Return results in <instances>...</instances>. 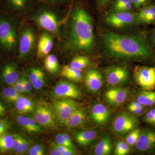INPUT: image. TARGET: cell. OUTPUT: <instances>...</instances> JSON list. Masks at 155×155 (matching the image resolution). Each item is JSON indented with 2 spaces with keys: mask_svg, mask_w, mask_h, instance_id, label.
Here are the masks:
<instances>
[{
  "mask_svg": "<svg viewBox=\"0 0 155 155\" xmlns=\"http://www.w3.org/2000/svg\"><path fill=\"white\" fill-rule=\"evenodd\" d=\"M95 36L91 15L82 0H73L64 26L61 41L53 52L64 57L91 54L94 49Z\"/></svg>",
  "mask_w": 155,
  "mask_h": 155,
  "instance_id": "obj_1",
  "label": "cell"
},
{
  "mask_svg": "<svg viewBox=\"0 0 155 155\" xmlns=\"http://www.w3.org/2000/svg\"><path fill=\"white\" fill-rule=\"evenodd\" d=\"M101 42L105 54L114 60L155 62L154 52L143 34L128 36L105 32Z\"/></svg>",
  "mask_w": 155,
  "mask_h": 155,
  "instance_id": "obj_2",
  "label": "cell"
},
{
  "mask_svg": "<svg viewBox=\"0 0 155 155\" xmlns=\"http://www.w3.org/2000/svg\"><path fill=\"white\" fill-rule=\"evenodd\" d=\"M69 7L35 2L33 9L24 21H31L41 30L49 32L55 39V45L58 44L63 37Z\"/></svg>",
  "mask_w": 155,
  "mask_h": 155,
  "instance_id": "obj_3",
  "label": "cell"
},
{
  "mask_svg": "<svg viewBox=\"0 0 155 155\" xmlns=\"http://www.w3.org/2000/svg\"><path fill=\"white\" fill-rule=\"evenodd\" d=\"M24 20L0 11V53L17 57L19 30Z\"/></svg>",
  "mask_w": 155,
  "mask_h": 155,
  "instance_id": "obj_4",
  "label": "cell"
},
{
  "mask_svg": "<svg viewBox=\"0 0 155 155\" xmlns=\"http://www.w3.org/2000/svg\"><path fill=\"white\" fill-rule=\"evenodd\" d=\"M41 30L33 22L23 21L19 30V47L17 58L24 62L35 58Z\"/></svg>",
  "mask_w": 155,
  "mask_h": 155,
  "instance_id": "obj_5",
  "label": "cell"
},
{
  "mask_svg": "<svg viewBox=\"0 0 155 155\" xmlns=\"http://www.w3.org/2000/svg\"><path fill=\"white\" fill-rule=\"evenodd\" d=\"M35 0H0L1 11L25 20L33 9Z\"/></svg>",
  "mask_w": 155,
  "mask_h": 155,
  "instance_id": "obj_6",
  "label": "cell"
},
{
  "mask_svg": "<svg viewBox=\"0 0 155 155\" xmlns=\"http://www.w3.org/2000/svg\"><path fill=\"white\" fill-rule=\"evenodd\" d=\"M105 21L115 28H126L137 23V14L129 11H114L106 15Z\"/></svg>",
  "mask_w": 155,
  "mask_h": 155,
  "instance_id": "obj_7",
  "label": "cell"
},
{
  "mask_svg": "<svg viewBox=\"0 0 155 155\" xmlns=\"http://www.w3.org/2000/svg\"><path fill=\"white\" fill-rule=\"evenodd\" d=\"M134 77L136 82L143 90L155 89V66H136L134 70Z\"/></svg>",
  "mask_w": 155,
  "mask_h": 155,
  "instance_id": "obj_8",
  "label": "cell"
},
{
  "mask_svg": "<svg viewBox=\"0 0 155 155\" xmlns=\"http://www.w3.org/2000/svg\"><path fill=\"white\" fill-rule=\"evenodd\" d=\"M138 122L136 116L126 113H122L116 116L113 121L112 130L116 135H124L136 128Z\"/></svg>",
  "mask_w": 155,
  "mask_h": 155,
  "instance_id": "obj_9",
  "label": "cell"
},
{
  "mask_svg": "<svg viewBox=\"0 0 155 155\" xmlns=\"http://www.w3.org/2000/svg\"><path fill=\"white\" fill-rule=\"evenodd\" d=\"M78 108V104L71 99H63L54 103L56 117L59 122L64 125Z\"/></svg>",
  "mask_w": 155,
  "mask_h": 155,
  "instance_id": "obj_10",
  "label": "cell"
},
{
  "mask_svg": "<svg viewBox=\"0 0 155 155\" xmlns=\"http://www.w3.org/2000/svg\"><path fill=\"white\" fill-rule=\"evenodd\" d=\"M53 95L57 98L77 99L81 97L80 90L74 83L65 80H61L56 84Z\"/></svg>",
  "mask_w": 155,
  "mask_h": 155,
  "instance_id": "obj_11",
  "label": "cell"
},
{
  "mask_svg": "<svg viewBox=\"0 0 155 155\" xmlns=\"http://www.w3.org/2000/svg\"><path fill=\"white\" fill-rule=\"evenodd\" d=\"M105 77L109 85L118 87L127 82L129 78V72L125 67L113 66L106 69Z\"/></svg>",
  "mask_w": 155,
  "mask_h": 155,
  "instance_id": "obj_12",
  "label": "cell"
},
{
  "mask_svg": "<svg viewBox=\"0 0 155 155\" xmlns=\"http://www.w3.org/2000/svg\"><path fill=\"white\" fill-rule=\"evenodd\" d=\"M55 44V39L51 33L41 31L38 43L36 60H44L53 51Z\"/></svg>",
  "mask_w": 155,
  "mask_h": 155,
  "instance_id": "obj_13",
  "label": "cell"
},
{
  "mask_svg": "<svg viewBox=\"0 0 155 155\" xmlns=\"http://www.w3.org/2000/svg\"><path fill=\"white\" fill-rule=\"evenodd\" d=\"M54 114L49 106L41 104L37 106L34 111V119L39 125L46 127L54 126Z\"/></svg>",
  "mask_w": 155,
  "mask_h": 155,
  "instance_id": "obj_14",
  "label": "cell"
},
{
  "mask_svg": "<svg viewBox=\"0 0 155 155\" xmlns=\"http://www.w3.org/2000/svg\"><path fill=\"white\" fill-rule=\"evenodd\" d=\"M137 150L140 152L147 153L155 148V130L145 129L140 131L135 143Z\"/></svg>",
  "mask_w": 155,
  "mask_h": 155,
  "instance_id": "obj_15",
  "label": "cell"
},
{
  "mask_svg": "<svg viewBox=\"0 0 155 155\" xmlns=\"http://www.w3.org/2000/svg\"><path fill=\"white\" fill-rule=\"evenodd\" d=\"M129 95V92L126 89L113 88L106 91L105 98L106 102L113 107L121 105L125 102Z\"/></svg>",
  "mask_w": 155,
  "mask_h": 155,
  "instance_id": "obj_16",
  "label": "cell"
},
{
  "mask_svg": "<svg viewBox=\"0 0 155 155\" xmlns=\"http://www.w3.org/2000/svg\"><path fill=\"white\" fill-rule=\"evenodd\" d=\"M85 86L90 91L97 92L103 85V76L98 69H89L86 73L84 79Z\"/></svg>",
  "mask_w": 155,
  "mask_h": 155,
  "instance_id": "obj_17",
  "label": "cell"
},
{
  "mask_svg": "<svg viewBox=\"0 0 155 155\" xmlns=\"http://www.w3.org/2000/svg\"><path fill=\"white\" fill-rule=\"evenodd\" d=\"M110 111L103 104L98 103L91 108V117L94 122L100 125H104L109 122L111 117Z\"/></svg>",
  "mask_w": 155,
  "mask_h": 155,
  "instance_id": "obj_18",
  "label": "cell"
},
{
  "mask_svg": "<svg viewBox=\"0 0 155 155\" xmlns=\"http://www.w3.org/2000/svg\"><path fill=\"white\" fill-rule=\"evenodd\" d=\"M19 77L18 66L16 62H9L3 67L1 73V78L4 83L9 85H13Z\"/></svg>",
  "mask_w": 155,
  "mask_h": 155,
  "instance_id": "obj_19",
  "label": "cell"
},
{
  "mask_svg": "<svg viewBox=\"0 0 155 155\" xmlns=\"http://www.w3.org/2000/svg\"><path fill=\"white\" fill-rule=\"evenodd\" d=\"M28 78L35 89L40 90L45 82L46 74L43 69L38 66H32L28 69Z\"/></svg>",
  "mask_w": 155,
  "mask_h": 155,
  "instance_id": "obj_20",
  "label": "cell"
},
{
  "mask_svg": "<svg viewBox=\"0 0 155 155\" xmlns=\"http://www.w3.org/2000/svg\"><path fill=\"white\" fill-rule=\"evenodd\" d=\"M43 63L45 69L50 74L56 75L61 73L59 59L55 53H53V52L50 53L44 59Z\"/></svg>",
  "mask_w": 155,
  "mask_h": 155,
  "instance_id": "obj_21",
  "label": "cell"
},
{
  "mask_svg": "<svg viewBox=\"0 0 155 155\" xmlns=\"http://www.w3.org/2000/svg\"><path fill=\"white\" fill-rule=\"evenodd\" d=\"M82 71L74 68L70 65H65L61 69L60 75L69 80L76 82H80L83 79Z\"/></svg>",
  "mask_w": 155,
  "mask_h": 155,
  "instance_id": "obj_22",
  "label": "cell"
},
{
  "mask_svg": "<svg viewBox=\"0 0 155 155\" xmlns=\"http://www.w3.org/2000/svg\"><path fill=\"white\" fill-rule=\"evenodd\" d=\"M112 150V139L110 136L104 135L98 142L94 149V153L96 155L110 154Z\"/></svg>",
  "mask_w": 155,
  "mask_h": 155,
  "instance_id": "obj_23",
  "label": "cell"
},
{
  "mask_svg": "<svg viewBox=\"0 0 155 155\" xmlns=\"http://www.w3.org/2000/svg\"><path fill=\"white\" fill-rule=\"evenodd\" d=\"M98 135L97 130H89L79 131L75 134V140L81 146H87L96 138Z\"/></svg>",
  "mask_w": 155,
  "mask_h": 155,
  "instance_id": "obj_24",
  "label": "cell"
},
{
  "mask_svg": "<svg viewBox=\"0 0 155 155\" xmlns=\"http://www.w3.org/2000/svg\"><path fill=\"white\" fill-rule=\"evenodd\" d=\"M86 114L83 109L79 108L72 114L64 125L68 127H77L83 124L86 119Z\"/></svg>",
  "mask_w": 155,
  "mask_h": 155,
  "instance_id": "obj_25",
  "label": "cell"
},
{
  "mask_svg": "<svg viewBox=\"0 0 155 155\" xmlns=\"http://www.w3.org/2000/svg\"><path fill=\"white\" fill-rule=\"evenodd\" d=\"M17 112L20 114H26L32 112L34 109L33 102L28 98L21 95L15 102Z\"/></svg>",
  "mask_w": 155,
  "mask_h": 155,
  "instance_id": "obj_26",
  "label": "cell"
},
{
  "mask_svg": "<svg viewBox=\"0 0 155 155\" xmlns=\"http://www.w3.org/2000/svg\"><path fill=\"white\" fill-rule=\"evenodd\" d=\"M136 101L146 107L155 105V91L143 90L139 93Z\"/></svg>",
  "mask_w": 155,
  "mask_h": 155,
  "instance_id": "obj_27",
  "label": "cell"
},
{
  "mask_svg": "<svg viewBox=\"0 0 155 155\" xmlns=\"http://www.w3.org/2000/svg\"><path fill=\"white\" fill-rule=\"evenodd\" d=\"M90 63V60L86 55L78 54L72 58L69 65L76 69L82 70L88 67Z\"/></svg>",
  "mask_w": 155,
  "mask_h": 155,
  "instance_id": "obj_28",
  "label": "cell"
},
{
  "mask_svg": "<svg viewBox=\"0 0 155 155\" xmlns=\"http://www.w3.org/2000/svg\"><path fill=\"white\" fill-rule=\"evenodd\" d=\"M14 136L9 134L5 133L0 136V153L8 152L12 150Z\"/></svg>",
  "mask_w": 155,
  "mask_h": 155,
  "instance_id": "obj_29",
  "label": "cell"
},
{
  "mask_svg": "<svg viewBox=\"0 0 155 155\" xmlns=\"http://www.w3.org/2000/svg\"><path fill=\"white\" fill-rule=\"evenodd\" d=\"M3 95L7 101L11 103H15L18 98L21 96L19 93L15 89L14 87H8L3 90Z\"/></svg>",
  "mask_w": 155,
  "mask_h": 155,
  "instance_id": "obj_30",
  "label": "cell"
},
{
  "mask_svg": "<svg viewBox=\"0 0 155 155\" xmlns=\"http://www.w3.org/2000/svg\"><path fill=\"white\" fill-rule=\"evenodd\" d=\"M138 101H136L130 103L128 106V110L135 115H142L147 111L146 108Z\"/></svg>",
  "mask_w": 155,
  "mask_h": 155,
  "instance_id": "obj_31",
  "label": "cell"
},
{
  "mask_svg": "<svg viewBox=\"0 0 155 155\" xmlns=\"http://www.w3.org/2000/svg\"><path fill=\"white\" fill-rule=\"evenodd\" d=\"M155 13V5L154 4L146 5L141 9L137 14V23L142 19L147 17L150 14Z\"/></svg>",
  "mask_w": 155,
  "mask_h": 155,
  "instance_id": "obj_32",
  "label": "cell"
},
{
  "mask_svg": "<svg viewBox=\"0 0 155 155\" xmlns=\"http://www.w3.org/2000/svg\"><path fill=\"white\" fill-rule=\"evenodd\" d=\"M130 151L129 145L127 143L119 141L116 143L115 150V154L125 155L127 154Z\"/></svg>",
  "mask_w": 155,
  "mask_h": 155,
  "instance_id": "obj_33",
  "label": "cell"
},
{
  "mask_svg": "<svg viewBox=\"0 0 155 155\" xmlns=\"http://www.w3.org/2000/svg\"><path fill=\"white\" fill-rule=\"evenodd\" d=\"M140 133V129L137 127L131 130L126 137V143L129 146H133L135 145Z\"/></svg>",
  "mask_w": 155,
  "mask_h": 155,
  "instance_id": "obj_34",
  "label": "cell"
},
{
  "mask_svg": "<svg viewBox=\"0 0 155 155\" xmlns=\"http://www.w3.org/2000/svg\"><path fill=\"white\" fill-rule=\"evenodd\" d=\"M52 145L61 153V155H74L77 153L75 150L64 146L60 145L57 143H52Z\"/></svg>",
  "mask_w": 155,
  "mask_h": 155,
  "instance_id": "obj_35",
  "label": "cell"
},
{
  "mask_svg": "<svg viewBox=\"0 0 155 155\" xmlns=\"http://www.w3.org/2000/svg\"><path fill=\"white\" fill-rule=\"evenodd\" d=\"M17 121L18 124L23 127L26 131L29 132H32L28 117L23 116H17Z\"/></svg>",
  "mask_w": 155,
  "mask_h": 155,
  "instance_id": "obj_36",
  "label": "cell"
},
{
  "mask_svg": "<svg viewBox=\"0 0 155 155\" xmlns=\"http://www.w3.org/2000/svg\"><path fill=\"white\" fill-rule=\"evenodd\" d=\"M73 0H35V2H44L61 6L70 5Z\"/></svg>",
  "mask_w": 155,
  "mask_h": 155,
  "instance_id": "obj_37",
  "label": "cell"
},
{
  "mask_svg": "<svg viewBox=\"0 0 155 155\" xmlns=\"http://www.w3.org/2000/svg\"><path fill=\"white\" fill-rule=\"evenodd\" d=\"M143 120L146 123L155 126V108L147 112L143 117Z\"/></svg>",
  "mask_w": 155,
  "mask_h": 155,
  "instance_id": "obj_38",
  "label": "cell"
},
{
  "mask_svg": "<svg viewBox=\"0 0 155 155\" xmlns=\"http://www.w3.org/2000/svg\"><path fill=\"white\" fill-rule=\"evenodd\" d=\"M23 78V86L25 89V93H29L31 90V87L32 85L30 81L28 79V78L25 75V73L22 74Z\"/></svg>",
  "mask_w": 155,
  "mask_h": 155,
  "instance_id": "obj_39",
  "label": "cell"
},
{
  "mask_svg": "<svg viewBox=\"0 0 155 155\" xmlns=\"http://www.w3.org/2000/svg\"><path fill=\"white\" fill-rule=\"evenodd\" d=\"M10 126L8 121L5 120H0V136L6 133Z\"/></svg>",
  "mask_w": 155,
  "mask_h": 155,
  "instance_id": "obj_40",
  "label": "cell"
},
{
  "mask_svg": "<svg viewBox=\"0 0 155 155\" xmlns=\"http://www.w3.org/2000/svg\"><path fill=\"white\" fill-rule=\"evenodd\" d=\"M13 136H14V141H13L12 150L15 152L19 145L21 144L23 137L18 134H14L13 135Z\"/></svg>",
  "mask_w": 155,
  "mask_h": 155,
  "instance_id": "obj_41",
  "label": "cell"
},
{
  "mask_svg": "<svg viewBox=\"0 0 155 155\" xmlns=\"http://www.w3.org/2000/svg\"><path fill=\"white\" fill-rule=\"evenodd\" d=\"M138 23H143V24L155 23V13L150 14L148 16L139 21Z\"/></svg>",
  "mask_w": 155,
  "mask_h": 155,
  "instance_id": "obj_42",
  "label": "cell"
},
{
  "mask_svg": "<svg viewBox=\"0 0 155 155\" xmlns=\"http://www.w3.org/2000/svg\"><path fill=\"white\" fill-rule=\"evenodd\" d=\"M29 122H30L31 126L32 129V132L38 133L41 130V128L38 125V123L36 122L34 118L31 117H28Z\"/></svg>",
  "mask_w": 155,
  "mask_h": 155,
  "instance_id": "obj_43",
  "label": "cell"
},
{
  "mask_svg": "<svg viewBox=\"0 0 155 155\" xmlns=\"http://www.w3.org/2000/svg\"><path fill=\"white\" fill-rule=\"evenodd\" d=\"M56 143L60 145L64 146L70 148L69 144L64 138L63 134H58L56 137Z\"/></svg>",
  "mask_w": 155,
  "mask_h": 155,
  "instance_id": "obj_44",
  "label": "cell"
},
{
  "mask_svg": "<svg viewBox=\"0 0 155 155\" xmlns=\"http://www.w3.org/2000/svg\"><path fill=\"white\" fill-rule=\"evenodd\" d=\"M114 0H96L97 5L100 9L104 8Z\"/></svg>",
  "mask_w": 155,
  "mask_h": 155,
  "instance_id": "obj_45",
  "label": "cell"
},
{
  "mask_svg": "<svg viewBox=\"0 0 155 155\" xmlns=\"http://www.w3.org/2000/svg\"><path fill=\"white\" fill-rule=\"evenodd\" d=\"M132 3L131 2H128L125 5H123L119 8L115 12H118V11H130L132 8Z\"/></svg>",
  "mask_w": 155,
  "mask_h": 155,
  "instance_id": "obj_46",
  "label": "cell"
},
{
  "mask_svg": "<svg viewBox=\"0 0 155 155\" xmlns=\"http://www.w3.org/2000/svg\"><path fill=\"white\" fill-rule=\"evenodd\" d=\"M129 2L130 0H116L114 6V11H116L120 7Z\"/></svg>",
  "mask_w": 155,
  "mask_h": 155,
  "instance_id": "obj_47",
  "label": "cell"
},
{
  "mask_svg": "<svg viewBox=\"0 0 155 155\" xmlns=\"http://www.w3.org/2000/svg\"><path fill=\"white\" fill-rule=\"evenodd\" d=\"M132 5L136 9H138L146 2L143 0H130Z\"/></svg>",
  "mask_w": 155,
  "mask_h": 155,
  "instance_id": "obj_48",
  "label": "cell"
},
{
  "mask_svg": "<svg viewBox=\"0 0 155 155\" xmlns=\"http://www.w3.org/2000/svg\"><path fill=\"white\" fill-rule=\"evenodd\" d=\"M21 146H22L23 153H26L28 150V148H29V143L25 138H22V143H21Z\"/></svg>",
  "mask_w": 155,
  "mask_h": 155,
  "instance_id": "obj_49",
  "label": "cell"
},
{
  "mask_svg": "<svg viewBox=\"0 0 155 155\" xmlns=\"http://www.w3.org/2000/svg\"><path fill=\"white\" fill-rule=\"evenodd\" d=\"M63 136H64V138L66 140V141L69 144V147L70 148L74 150L75 148V146L72 143V140H71V138H70V136L69 134H63Z\"/></svg>",
  "mask_w": 155,
  "mask_h": 155,
  "instance_id": "obj_50",
  "label": "cell"
},
{
  "mask_svg": "<svg viewBox=\"0 0 155 155\" xmlns=\"http://www.w3.org/2000/svg\"><path fill=\"white\" fill-rule=\"evenodd\" d=\"M11 86L14 87L15 89L19 93L22 94L25 93V89H24L23 85H20V84L15 83Z\"/></svg>",
  "mask_w": 155,
  "mask_h": 155,
  "instance_id": "obj_51",
  "label": "cell"
},
{
  "mask_svg": "<svg viewBox=\"0 0 155 155\" xmlns=\"http://www.w3.org/2000/svg\"><path fill=\"white\" fill-rule=\"evenodd\" d=\"M28 153H29V154L30 155H43L45 154L43 153L38 151V150L34 148L33 147L29 149Z\"/></svg>",
  "mask_w": 155,
  "mask_h": 155,
  "instance_id": "obj_52",
  "label": "cell"
},
{
  "mask_svg": "<svg viewBox=\"0 0 155 155\" xmlns=\"http://www.w3.org/2000/svg\"><path fill=\"white\" fill-rule=\"evenodd\" d=\"M33 147L38 151L45 154V147L42 145L37 144L34 146Z\"/></svg>",
  "mask_w": 155,
  "mask_h": 155,
  "instance_id": "obj_53",
  "label": "cell"
},
{
  "mask_svg": "<svg viewBox=\"0 0 155 155\" xmlns=\"http://www.w3.org/2000/svg\"><path fill=\"white\" fill-rule=\"evenodd\" d=\"M6 113L5 108L0 101V117L4 116Z\"/></svg>",
  "mask_w": 155,
  "mask_h": 155,
  "instance_id": "obj_54",
  "label": "cell"
},
{
  "mask_svg": "<svg viewBox=\"0 0 155 155\" xmlns=\"http://www.w3.org/2000/svg\"><path fill=\"white\" fill-rule=\"evenodd\" d=\"M50 155H61V153L56 149L55 148L53 147V148L50 150Z\"/></svg>",
  "mask_w": 155,
  "mask_h": 155,
  "instance_id": "obj_55",
  "label": "cell"
},
{
  "mask_svg": "<svg viewBox=\"0 0 155 155\" xmlns=\"http://www.w3.org/2000/svg\"><path fill=\"white\" fill-rule=\"evenodd\" d=\"M151 43L153 47L155 49V39L151 38Z\"/></svg>",
  "mask_w": 155,
  "mask_h": 155,
  "instance_id": "obj_56",
  "label": "cell"
},
{
  "mask_svg": "<svg viewBox=\"0 0 155 155\" xmlns=\"http://www.w3.org/2000/svg\"><path fill=\"white\" fill-rule=\"evenodd\" d=\"M151 38L155 39V28H154L152 31Z\"/></svg>",
  "mask_w": 155,
  "mask_h": 155,
  "instance_id": "obj_57",
  "label": "cell"
},
{
  "mask_svg": "<svg viewBox=\"0 0 155 155\" xmlns=\"http://www.w3.org/2000/svg\"><path fill=\"white\" fill-rule=\"evenodd\" d=\"M143 1H144L145 2H146L147 3L148 2H149L150 0H143Z\"/></svg>",
  "mask_w": 155,
  "mask_h": 155,
  "instance_id": "obj_58",
  "label": "cell"
}]
</instances>
